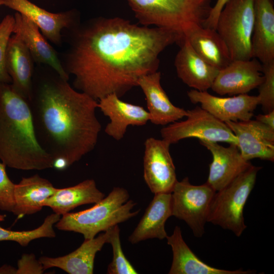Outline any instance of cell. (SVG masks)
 <instances>
[{"label": "cell", "mask_w": 274, "mask_h": 274, "mask_svg": "<svg viewBox=\"0 0 274 274\" xmlns=\"http://www.w3.org/2000/svg\"><path fill=\"white\" fill-rule=\"evenodd\" d=\"M62 66L74 76V88L98 101L119 97L143 76L158 71L160 54L181 44L180 33L162 27L138 25L120 17H98L71 29Z\"/></svg>", "instance_id": "1"}, {"label": "cell", "mask_w": 274, "mask_h": 274, "mask_svg": "<svg viewBox=\"0 0 274 274\" xmlns=\"http://www.w3.org/2000/svg\"><path fill=\"white\" fill-rule=\"evenodd\" d=\"M27 101L37 138L53 158V167L66 169L94 149L101 129L98 101L54 70L34 73Z\"/></svg>", "instance_id": "2"}, {"label": "cell", "mask_w": 274, "mask_h": 274, "mask_svg": "<svg viewBox=\"0 0 274 274\" xmlns=\"http://www.w3.org/2000/svg\"><path fill=\"white\" fill-rule=\"evenodd\" d=\"M0 160L24 170L53 166V158L37 138L28 101L11 83H0Z\"/></svg>", "instance_id": "3"}, {"label": "cell", "mask_w": 274, "mask_h": 274, "mask_svg": "<svg viewBox=\"0 0 274 274\" xmlns=\"http://www.w3.org/2000/svg\"><path fill=\"white\" fill-rule=\"evenodd\" d=\"M129 198L126 189L115 187L92 207L63 215L55 226L61 230L81 233L84 239L93 238L99 232H105L139 214V210L132 211L136 203Z\"/></svg>", "instance_id": "4"}, {"label": "cell", "mask_w": 274, "mask_h": 274, "mask_svg": "<svg viewBox=\"0 0 274 274\" xmlns=\"http://www.w3.org/2000/svg\"><path fill=\"white\" fill-rule=\"evenodd\" d=\"M142 25L176 31L184 37L194 25H203L212 9L211 0H127Z\"/></svg>", "instance_id": "5"}, {"label": "cell", "mask_w": 274, "mask_h": 274, "mask_svg": "<svg viewBox=\"0 0 274 274\" xmlns=\"http://www.w3.org/2000/svg\"><path fill=\"white\" fill-rule=\"evenodd\" d=\"M261 168L251 164L229 184L216 191L211 201L207 222L240 236L247 227L244 208Z\"/></svg>", "instance_id": "6"}, {"label": "cell", "mask_w": 274, "mask_h": 274, "mask_svg": "<svg viewBox=\"0 0 274 274\" xmlns=\"http://www.w3.org/2000/svg\"><path fill=\"white\" fill-rule=\"evenodd\" d=\"M254 22V0H228L220 12L216 30L225 43L231 60L253 58Z\"/></svg>", "instance_id": "7"}, {"label": "cell", "mask_w": 274, "mask_h": 274, "mask_svg": "<svg viewBox=\"0 0 274 274\" xmlns=\"http://www.w3.org/2000/svg\"><path fill=\"white\" fill-rule=\"evenodd\" d=\"M187 118L176 121L161 128L163 140L170 145L187 138H197L199 141L225 142L238 145L237 139L225 123L197 106L187 110Z\"/></svg>", "instance_id": "8"}, {"label": "cell", "mask_w": 274, "mask_h": 274, "mask_svg": "<svg viewBox=\"0 0 274 274\" xmlns=\"http://www.w3.org/2000/svg\"><path fill=\"white\" fill-rule=\"evenodd\" d=\"M215 192L206 182L194 185L188 177L177 181L172 192V216L184 221L194 236L201 237Z\"/></svg>", "instance_id": "9"}, {"label": "cell", "mask_w": 274, "mask_h": 274, "mask_svg": "<svg viewBox=\"0 0 274 274\" xmlns=\"http://www.w3.org/2000/svg\"><path fill=\"white\" fill-rule=\"evenodd\" d=\"M170 145L163 139L152 137L145 142L144 178L154 194L172 193L178 181Z\"/></svg>", "instance_id": "10"}, {"label": "cell", "mask_w": 274, "mask_h": 274, "mask_svg": "<svg viewBox=\"0 0 274 274\" xmlns=\"http://www.w3.org/2000/svg\"><path fill=\"white\" fill-rule=\"evenodd\" d=\"M187 96L192 103L200 104L201 108L224 123L251 119L259 105L257 96L247 94L221 97L210 94L207 91L191 89L187 92Z\"/></svg>", "instance_id": "11"}, {"label": "cell", "mask_w": 274, "mask_h": 274, "mask_svg": "<svg viewBox=\"0 0 274 274\" xmlns=\"http://www.w3.org/2000/svg\"><path fill=\"white\" fill-rule=\"evenodd\" d=\"M225 123L236 137L245 160L274 161V129L256 119Z\"/></svg>", "instance_id": "12"}, {"label": "cell", "mask_w": 274, "mask_h": 274, "mask_svg": "<svg viewBox=\"0 0 274 274\" xmlns=\"http://www.w3.org/2000/svg\"><path fill=\"white\" fill-rule=\"evenodd\" d=\"M262 70L257 59L232 60L219 70L211 88L221 95L247 94L262 82Z\"/></svg>", "instance_id": "13"}, {"label": "cell", "mask_w": 274, "mask_h": 274, "mask_svg": "<svg viewBox=\"0 0 274 274\" xmlns=\"http://www.w3.org/2000/svg\"><path fill=\"white\" fill-rule=\"evenodd\" d=\"M199 143L213 156L206 183L216 192L229 184L251 164L243 158L234 144L225 147L216 142L199 141Z\"/></svg>", "instance_id": "14"}, {"label": "cell", "mask_w": 274, "mask_h": 274, "mask_svg": "<svg viewBox=\"0 0 274 274\" xmlns=\"http://www.w3.org/2000/svg\"><path fill=\"white\" fill-rule=\"evenodd\" d=\"M4 6L24 15L39 28L44 37L59 45L63 29H72L78 23L75 12L50 13L28 0H3Z\"/></svg>", "instance_id": "15"}, {"label": "cell", "mask_w": 274, "mask_h": 274, "mask_svg": "<svg viewBox=\"0 0 274 274\" xmlns=\"http://www.w3.org/2000/svg\"><path fill=\"white\" fill-rule=\"evenodd\" d=\"M98 108L109 118L105 131L117 141L123 139L129 126H143L150 120L148 111L143 107L122 101L115 94L98 101Z\"/></svg>", "instance_id": "16"}, {"label": "cell", "mask_w": 274, "mask_h": 274, "mask_svg": "<svg viewBox=\"0 0 274 274\" xmlns=\"http://www.w3.org/2000/svg\"><path fill=\"white\" fill-rule=\"evenodd\" d=\"M161 73L156 71L142 77L138 86L146 99L150 120L156 125H167L186 117L187 110L175 106L160 84Z\"/></svg>", "instance_id": "17"}, {"label": "cell", "mask_w": 274, "mask_h": 274, "mask_svg": "<svg viewBox=\"0 0 274 274\" xmlns=\"http://www.w3.org/2000/svg\"><path fill=\"white\" fill-rule=\"evenodd\" d=\"M180 45L174 62L178 77L193 89L207 91L211 88L219 70L199 56L187 39Z\"/></svg>", "instance_id": "18"}, {"label": "cell", "mask_w": 274, "mask_h": 274, "mask_svg": "<svg viewBox=\"0 0 274 274\" xmlns=\"http://www.w3.org/2000/svg\"><path fill=\"white\" fill-rule=\"evenodd\" d=\"M13 33L17 35L29 50L34 61L48 65L61 77L68 80L55 50L41 34L39 27L24 15L17 12L14 15Z\"/></svg>", "instance_id": "19"}, {"label": "cell", "mask_w": 274, "mask_h": 274, "mask_svg": "<svg viewBox=\"0 0 274 274\" xmlns=\"http://www.w3.org/2000/svg\"><path fill=\"white\" fill-rule=\"evenodd\" d=\"M109 229L91 239H84L81 245L70 254L58 257L42 256L39 259L44 269L59 268L70 274H92L96 253L108 243Z\"/></svg>", "instance_id": "20"}, {"label": "cell", "mask_w": 274, "mask_h": 274, "mask_svg": "<svg viewBox=\"0 0 274 274\" xmlns=\"http://www.w3.org/2000/svg\"><path fill=\"white\" fill-rule=\"evenodd\" d=\"M33 59L27 47L16 35H12L7 46L5 64L15 90L28 100L35 73Z\"/></svg>", "instance_id": "21"}, {"label": "cell", "mask_w": 274, "mask_h": 274, "mask_svg": "<svg viewBox=\"0 0 274 274\" xmlns=\"http://www.w3.org/2000/svg\"><path fill=\"white\" fill-rule=\"evenodd\" d=\"M172 216V193L155 194L128 241L135 244L150 238H166L165 224Z\"/></svg>", "instance_id": "22"}, {"label": "cell", "mask_w": 274, "mask_h": 274, "mask_svg": "<svg viewBox=\"0 0 274 274\" xmlns=\"http://www.w3.org/2000/svg\"><path fill=\"white\" fill-rule=\"evenodd\" d=\"M252 58L262 64L274 61V7L272 0H254L251 39Z\"/></svg>", "instance_id": "23"}, {"label": "cell", "mask_w": 274, "mask_h": 274, "mask_svg": "<svg viewBox=\"0 0 274 274\" xmlns=\"http://www.w3.org/2000/svg\"><path fill=\"white\" fill-rule=\"evenodd\" d=\"M173 251L169 274H249L251 270H226L212 267L199 259L184 241L180 227L176 226L173 234L166 237Z\"/></svg>", "instance_id": "24"}, {"label": "cell", "mask_w": 274, "mask_h": 274, "mask_svg": "<svg viewBox=\"0 0 274 274\" xmlns=\"http://www.w3.org/2000/svg\"><path fill=\"white\" fill-rule=\"evenodd\" d=\"M184 37L199 56L218 70L232 61L225 43L216 29L195 24L185 32Z\"/></svg>", "instance_id": "25"}, {"label": "cell", "mask_w": 274, "mask_h": 274, "mask_svg": "<svg viewBox=\"0 0 274 274\" xmlns=\"http://www.w3.org/2000/svg\"><path fill=\"white\" fill-rule=\"evenodd\" d=\"M48 180L35 175L23 177L14 189V207L12 213L18 217L40 211L43 202L56 190Z\"/></svg>", "instance_id": "26"}, {"label": "cell", "mask_w": 274, "mask_h": 274, "mask_svg": "<svg viewBox=\"0 0 274 274\" xmlns=\"http://www.w3.org/2000/svg\"><path fill=\"white\" fill-rule=\"evenodd\" d=\"M105 197L95 181L87 179L73 186L57 188L52 195L44 201L43 207H48L54 213L63 215L79 206L95 204Z\"/></svg>", "instance_id": "27"}, {"label": "cell", "mask_w": 274, "mask_h": 274, "mask_svg": "<svg viewBox=\"0 0 274 274\" xmlns=\"http://www.w3.org/2000/svg\"><path fill=\"white\" fill-rule=\"evenodd\" d=\"M60 218L56 213L48 215L39 227L31 230L13 231L0 226V241H9L18 243L23 247L27 246L33 240L42 237H54L56 235L53 225Z\"/></svg>", "instance_id": "28"}, {"label": "cell", "mask_w": 274, "mask_h": 274, "mask_svg": "<svg viewBox=\"0 0 274 274\" xmlns=\"http://www.w3.org/2000/svg\"><path fill=\"white\" fill-rule=\"evenodd\" d=\"M108 243L113 250V258L108 266L109 274H136L138 271L126 258L121 247L120 228L116 225L110 229Z\"/></svg>", "instance_id": "29"}, {"label": "cell", "mask_w": 274, "mask_h": 274, "mask_svg": "<svg viewBox=\"0 0 274 274\" xmlns=\"http://www.w3.org/2000/svg\"><path fill=\"white\" fill-rule=\"evenodd\" d=\"M264 79L258 87L259 105L268 112L274 110V61L262 64Z\"/></svg>", "instance_id": "30"}, {"label": "cell", "mask_w": 274, "mask_h": 274, "mask_svg": "<svg viewBox=\"0 0 274 274\" xmlns=\"http://www.w3.org/2000/svg\"><path fill=\"white\" fill-rule=\"evenodd\" d=\"M15 23L14 16L6 15L0 21V83H11L5 64V55L8 41L13 33Z\"/></svg>", "instance_id": "31"}, {"label": "cell", "mask_w": 274, "mask_h": 274, "mask_svg": "<svg viewBox=\"0 0 274 274\" xmlns=\"http://www.w3.org/2000/svg\"><path fill=\"white\" fill-rule=\"evenodd\" d=\"M6 167V165L0 161V209L12 212L14 207V189L15 184L8 176Z\"/></svg>", "instance_id": "32"}, {"label": "cell", "mask_w": 274, "mask_h": 274, "mask_svg": "<svg viewBox=\"0 0 274 274\" xmlns=\"http://www.w3.org/2000/svg\"><path fill=\"white\" fill-rule=\"evenodd\" d=\"M16 273H42L45 270L33 254H24L18 261Z\"/></svg>", "instance_id": "33"}, {"label": "cell", "mask_w": 274, "mask_h": 274, "mask_svg": "<svg viewBox=\"0 0 274 274\" xmlns=\"http://www.w3.org/2000/svg\"><path fill=\"white\" fill-rule=\"evenodd\" d=\"M228 0H217L212 7L209 15L203 24V26L216 29V26L219 14Z\"/></svg>", "instance_id": "34"}, {"label": "cell", "mask_w": 274, "mask_h": 274, "mask_svg": "<svg viewBox=\"0 0 274 274\" xmlns=\"http://www.w3.org/2000/svg\"><path fill=\"white\" fill-rule=\"evenodd\" d=\"M256 120L274 129V110L265 114H258Z\"/></svg>", "instance_id": "35"}, {"label": "cell", "mask_w": 274, "mask_h": 274, "mask_svg": "<svg viewBox=\"0 0 274 274\" xmlns=\"http://www.w3.org/2000/svg\"><path fill=\"white\" fill-rule=\"evenodd\" d=\"M0 273H16V268L5 265L0 267Z\"/></svg>", "instance_id": "36"}, {"label": "cell", "mask_w": 274, "mask_h": 274, "mask_svg": "<svg viewBox=\"0 0 274 274\" xmlns=\"http://www.w3.org/2000/svg\"><path fill=\"white\" fill-rule=\"evenodd\" d=\"M5 216L0 214V222L5 220Z\"/></svg>", "instance_id": "37"}, {"label": "cell", "mask_w": 274, "mask_h": 274, "mask_svg": "<svg viewBox=\"0 0 274 274\" xmlns=\"http://www.w3.org/2000/svg\"><path fill=\"white\" fill-rule=\"evenodd\" d=\"M4 5L3 0H0V7Z\"/></svg>", "instance_id": "38"}]
</instances>
